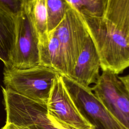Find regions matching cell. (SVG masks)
Listing matches in <instances>:
<instances>
[{"mask_svg":"<svg viewBox=\"0 0 129 129\" xmlns=\"http://www.w3.org/2000/svg\"><path fill=\"white\" fill-rule=\"evenodd\" d=\"M81 16L99 55L102 70L118 75L129 67V43L123 35L104 17Z\"/></svg>","mask_w":129,"mask_h":129,"instance_id":"6da1fadb","label":"cell"},{"mask_svg":"<svg viewBox=\"0 0 129 129\" xmlns=\"http://www.w3.org/2000/svg\"><path fill=\"white\" fill-rule=\"evenodd\" d=\"M58 75L53 69L41 65L22 69L5 67L3 81L5 88L46 105L53 82Z\"/></svg>","mask_w":129,"mask_h":129,"instance_id":"7a4b0ae2","label":"cell"},{"mask_svg":"<svg viewBox=\"0 0 129 129\" xmlns=\"http://www.w3.org/2000/svg\"><path fill=\"white\" fill-rule=\"evenodd\" d=\"M61 77L79 111L94 129H126L104 107L91 87L83 86L66 76Z\"/></svg>","mask_w":129,"mask_h":129,"instance_id":"3957f363","label":"cell"},{"mask_svg":"<svg viewBox=\"0 0 129 129\" xmlns=\"http://www.w3.org/2000/svg\"><path fill=\"white\" fill-rule=\"evenodd\" d=\"M59 41L63 53L66 74L70 77L89 36L80 14L71 7L52 31Z\"/></svg>","mask_w":129,"mask_h":129,"instance_id":"277c9868","label":"cell"},{"mask_svg":"<svg viewBox=\"0 0 129 129\" xmlns=\"http://www.w3.org/2000/svg\"><path fill=\"white\" fill-rule=\"evenodd\" d=\"M91 89L108 111L129 129V94L118 75L108 70L102 71Z\"/></svg>","mask_w":129,"mask_h":129,"instance_id":"5b68a950","label":"cell"},{"mask_svg":"<svg viewBox=\"0 0 129 129\" xmlns=\"http://www.w3.org/2000/svg\"><path fill=\"white\" fill-rule=\"evenodd\" d=\"M46 108L49 117L61 128L94 129L79 111L60 75L54 79Z\"/></svg>","mask_w":129,"mask_h":129,"instance_id":"8992f818","label":"cell"},{"mask_svg":"<svg viewBox=\"0 0 129 129\" xmlns=\"http://www.w3.org/2000/svg\"><path fill=\"white\" fill-rule=\"evenodd\" d=\"M39 64V40L26 6L25 10L17 17L16 38L11 67L27 69Z\"/></svg>","mask_w":129,"mask_h":129,"instance_id":"52a82bcc","label":"cell"},{"mask_svg":"<svg viewBox=\"0 0 129 129\" xmlns=\"http://www.w3.org/2000/svg\"><path fill=\"white\" fill-rule=\"evenodd\" d=\"M100 68L99 55L89 36L73 71L69 78L83 86L89 87L90 85L95 84L98 79L100 75Z\"/></svg>","mask_w":129,"mask_h":129,"instance_id":"ba28073f","label":"cell"},{"mask_svg":"<svg viewBox=\"0 0 129 129\" xmlns=\"http://www.w3.org/2000/svg\"><path fill=\"white\" fill-rule=\"evenodd\" d=\"M17 32V18L0 8V59L12 67Z\"/></svg>","mask_w":129,"mask_h":129,"instance_id":"9c48e42d","label":"cell"},{"mask_svg":"<svg viewBox=\"0 0 129 129\" xmlns=\"http://www.w3.org/2000/svg\"><path fill=\"white\" fill-rule=\"evenodd\" d=\"M48 38L45 46L39 47V65L52 69L61 76H66L64 57L59 41L53 32L48 34Z\"/></svg>","mask_w":129,"mask_h":129,"instance_id":"30bf717a","label":"cell"},{"mask_svg":"<svg viewBox=\"0 0 129 129\" xmlns=\"http://www.w3.org/2000/svg\"><path fill=\"white\" fill-rule=\"evenodd\" d=\"M103 17L123 35L129 43V0H107Z\"/></svg>","mask_w":129,"mask_h":129,"instance_id":"8fae6325","label":"cell"},{"mask_svg":"<svg viewBox=\"0 0 129 129\" xmlns=\"http://www.w3.org/2000/svg\"><path fill=\"white\" fill-rule=\"evenodd\" d=\"M26 9L37 33L39 47H44L49 39L46 0H28Z\"/></svg>","mask_w":129,"mask_h":129,"instance_id":"7c38bea8","label":"cell"},{"mask_svg":"<svg viewBox=\"0 0 129 129\" xmlns=\"http://www.w3.org/2000/svg\"><path fill=\"white\" fill-rule=\"evenodd\" d=\"M48 33L53 31L72 7L65 0H46Z\"/></svg>","mask_w":129,"mask_h":129,"instance_id":"4fadbf2b","label":"cell"},{"mask_svg":"<svg viewBox=\"0 0 129 129\" xmlns=\"http://www.w3.org/2000/svg\"><path fill=\"white\" fill-rule=\"evenodd\" d=\"M81 15L103 17L107 0H65Z\"/></svg>","mask_w":129,"mask_h":129,"instance_id":"5bb4252c","label":"cell"},{"mask_svg":"<svg viewBox=\"0 0 129 129\" xmlns=\"http://www.w3.org/2000/svg\"><path fill=\"white\" fill-rule=\"evenodd\" d=\"M28 0H0V8L14 17H18L25 9Z\"/></svg>","mask_w":129,"mask_h":129,"instance_id":"9a60e30c","label":"cell"},{"mask_svg":"<svg viewBox=\"0 0 129 129\" xmlns=\"http://www.w3.org/2000/svg\"><path fill=\"white\" fill-rule=\"evenodd\" d=\"M35 129H63L55 124L46 115L40 118L37 122Z\"/></svg>","mask_w":129,"mask_h":129,"instance_id":"2e32d148","label":"cell"},{"mask_svg":"<svg viewBox=\"0 0 129 129\" xmlns=\"http://www.w3.org/2000/svg\"><path fill=\"white\" fill-rule=\"evenodd\" d=\"M119 78L124 84L129 94V74L123 76L119 77Z\"/></svg>","mask_w":129,"mask_h":129,"instance_id":"e0dca14e","label":"cell"},{"mask_svg":"<svg viewBox=\"0 0 129 129\" xmlns=\"http://www.w3.org/2000/svg\"><path fill=\"white\" fill-rule=\"evenodd\" d=\"M1 129H25L12 123L6 122V124Z\"/></svg>","mask_w":129,"mask_h":129,"instance_id":"ac0fdd59","label":"cell"}]
</instances>
